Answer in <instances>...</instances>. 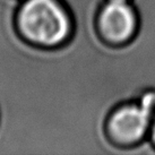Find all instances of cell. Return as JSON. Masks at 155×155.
<instances>
[{
	"label": "cell",
	"mask_w": 155,
	"mask_h": 155,
	"mask_svg": "<svg viewBox=\"0 0 155 155\" xmlns=\"http://www.w3.org/2000/svg\"><path fill=\"white\" fill-rule=\"evenodd\" d=\"M155 117V92L150 91L138 101L127 102L113 109L107 121V133L116 146L133 152L134 155L155 154L150 140Z\"/></svg>",
	"instance_id": "6da1fadb"
},
{
	"label": "cell",
	"mask_w": 155,
	"mask_h": 155,
	"mask_svg": "<svg viewBox=\"0 0 155 155\" xmlns=\"http://www.w3.org/2000/svg\"><path fill=\"white\" fill-rule=\"evenodd\" d=\"M116 1H130V0H116Z\"/></svg>",
	"instance_id": "5b68a950"
},
{
	"label": "cell",
	"mask_w": 155,
	"mask_h": 155,
	"mask_svg": "<svg viewBox=\"0 0 155 155\" xmlns=\"http://www.w3.org/2000/svg\"><path fill=\"white\" fill-rule=\"evenodd\" d=\"M17 22L26 39L42 47H58L73 32L71 18L58 0H25Z\"/></svg>",
	"instance_id": "7a4b0ae2"
},
{
	"label": "cell",
	"mask_w": 155,
	"mask_h": 155,
	"mask_svg": "<svg viewBox=\"0 0 155 155\" xmlns=\"http://www.w3.org/2000/svg\"><path fill=\"white\" fill-rule=\"evenodd\" d=\"M97 27L104 42L125 45L137 33V12L130 1L107 0L97 16Z\"/></svg>",
	"instance_id": "3957f363"
},
{
	"label": "cell",
	"mask_w": 155,
	"mask_h": 155,
	"mask_svg": "<svg viewBox=\"0 0 155 155\" xmlns=\"http://www.w3.org/2000/svg\"><path fill=\"white\" fill-rule=\"evenodd\" d=\"M150 140L152 142V144L155 146V117L154 119H153V122H152V127H151V131H150Z\"/></svg>",
	"instance_id": "277c9868"
}]
</instances>
